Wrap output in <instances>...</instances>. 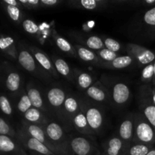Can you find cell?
<instances>
[{"label": "cell", "instance_id": "cell-1", "mask_svg": "<svg viewBox=\"0 0 155 155\" xmlns=\"http://www.w3.org/2000/svg\"><path fill=\"white\" fill-rule=\"evenodd\" d=\"M135 131L133 142L154 145L155 144V129L145 119L142 113L134 115Z\"/></svg>", "mask_w": 155, "mask_h": 155}, {"label": "cell", "instance_id": "cell-2", "mask_svg": "<svg viewBox=\"0 0 155 155\" xmlns=\"http://www.w3.org/2000/svg\"><path fill=\"white\" fill-rule=\"evenodd\" d=\"M137 27L143 39L151 41L155 39V7L148 8L142 14Z\"/></svg>", "mask_w": 155, "mask_h": 155}, {"label": "cell", "instance_id": "cell-3", "mask_svg": "<svg viewBox=\"0 0 155 155\" xmlns=\"http://www.w3.org/2000/svg\"><path fill=\"white\" fill-rule=\"evenodd\" d=\"M42 127L51 144L61 154L64 149L63 144L66 142L64 130L62 126L55 121H47Z\"/></svg>", "mask_w": 155, "mask_h": 155}, {"label": "cell", "instance_id": "cell-4", "mask_svg": "<svg viewBox=\"0 0 155 155\" xmlns=\"http://www.w3.org/2000/svg\"><path fill=\"white\" fill-rule=\"evenodd\" d=\"M127 51L140 66H146L155 61V52L138 44L128 43Z\"/></svg>", "mask_w": 155, "mask_h": 155}, {"label": "cell", "instance_id": "cell-5", "mask_svg": "<svg viewBox=\"0 0 155 155\" xmlns=\"http://www.w3.org/2000/svg\"><path fill=\"white\" fill-rule=\"evenodd\" d=\"M82 107L86 114L88 124L92 133H97L101 129L104 124V114L98 106L82 103Z\"/></svg>", "mask_w": 155, "mask_h": 155}, {"label": "cell", "instance_id": "cell-6", "mask_svg": "<svg viewBox=\"0 0 155 155\" xmlns=\"http://www.w3.org/2000/svg\"><path fill=\"white\" fill-rule=\"evenodd\" d=\"M67 94L61 86H54L49 88L46 92V98L48 105L55 113L62 115V110Z\"/></svg>", "mask_w": 155, "mask_h": 155}, {"label": "cell", "instance_id": "cell-7", "mask_svg": "<svg viewBox=\"0 0 155 155\" xmlns=\"http://www.w3.org/2000/svg\"><path fill=\"white\" fill-rule=\"evenodd\" d=\"M69 147L76 155H93L95 147L89 139L83 136H75L68 141Z\"/></svg>", "mask_w": 155, "mask_h": 155}, {"label": "cell", "instance_id": "cell-8", "mask_svg": "<svg viewBox=\"0 0 155 155\" xmlns=\"http://www.w3.org/2000/svg\"><path fill=\"white\" fill-rule=\"evenodd\" d=\"M24 130H25V134L37 139L39 142L43 143L44 145H46L50 150L53 151L54 154H60L57 148L51 144L48 138L47 137L45 131L42 126L36 125V124H30V123H26L24 125Z\"/></svg>", "mask_w": 155, "mask_h": 155}, {"label": "cell", "instance_id": "cell-9", "mask_svg": "<svg viewBox=\"0 0 155 155\" xmlns=\"http://www.w3.org/2000/svg\"><path fill=\"white\" fill-rule=\"evenodd\" d=\"M131 96V92L126 83L117 82L112 86L111 98L114 103L117 106H123L127 104Z\"/></svg>", "mask_w": 155, "mask_h": 155}, {"label": "cell", "instance_id": "cell-10", "mask_svg": "<svg viewBox=\"0 0 155 155\" xmlns=\"http://www.w3.org/2000/svg\"><path fill=\"white\" fill-rule=\"evenodd\" d=\"M135 131V120L134 116L127 117L119 127L118 134L119 137L127 146L130 145L133 142Z\"/></svg>", "mask_w": 155, "mask_h": 155}, {"label": "cell", "instance_id": "cell-11", "mask_svg": "<svg viewBox=\"0 0 155 155\" xmlns=\"http://www.w3.org/2000/svg\"><path fill=\"white\" fill-rule=\"evenodd\" d=\"M82 102L74 95H67L62 110V115L68 120H73L74 117L81 110Z\"/></svg>", "mask_w": 155, "mask_h": 155}, {"label": "cell", "instance_id": "cell-12", "mask_svg": "<svg viewBox=\"0 0 155 155\" xmlns=\"http://www.w3.org/2000/svg\"><path fill=\"white\" fill-rule=\"evenodd\" d=\"M23 141H24L26 148L34 152L35 154L39 155H55L46 145L25 133L23 136Z\"/></svg>", "mask_w": 155, "mask_h": 155}, {"label": "cell", "instance_id": "cell-13", "mask_svg": "<svg viewBox=\"0 0 155 155\" xmlns=\"http://www.w3.org/2000/svg\"><path fill=\"white\" fill-rule=\"evenodd\" d=\"M31 52L37 63L45 71L51 74L52 76L57 77V73H56L57 71L54 68L52 61L49 58V57L44 51H42L39 48H36V47H33L31 48Z\"/></svg>", "mask_w": 155, "mask_h": 155}, {"label": "cell", "instance_id": "cell-14", "mask_svg": "<svg viewBox=\"0 0 155 155\" xmlns=\"http://www.w3.org/2000/svg\"><path fill=\"white\" fill-rule=\"evenodd\" d=\"M107 3L108 2L105 0H80V1L74 0V1L69 2V4L71 5V7L89 11L104 8L106 7Z\"/></svg>", "mask_w": 155, "mask_h": 155}, {"label": "cell", "instance_id": "cell-15", "mask_svg": "<svg viewBox=\"0 0 155 155\" xmlns=\"http://www.w3.org/2000/svg\"><path fill=\"white\" fill-rule=\"evenodd\" d=\"M27 94L33 107L39 109L42 112L46 111L45 102L43 101L42 94H41L39 89L35 85L28 84L27 88Z\"/></svg>", "mask_w": 155, "mask_h": 155}, {"label": "cell", "instance_id": "cell-16", "mask_svg": "<svg viewBox=\"0 0 155 155\" xmlns=\"http://www.w3.org/2000/svg\"><path fill=\"white\" fill-rule=\"evenodd\" d=\"M86 92L89 98L97 102H105L109 98L108 91L99 83L91 86Z\"/></svg>", "mask_w": 155, "mask_h": 155}, {"label": "cell", "instance_id": "cell-17", "mask_svg": "<svg viewBox=\"0 0 155 155\" xmlns=\"http://www.w3.org/2000/svg\"><path fill=\"white\" fill-rule=\"evenodd\" d=\"M128 146L117 136H113L107 142L105 153L107 155H121Z\"/></svg>", "mask_w": 155, "mask_h": 155}, {"label": "cell", "instance_id": "cell-18", "mask_svg": "<svg viewBox=\"0 0 155 155\" xmlns=\"http://www.w3.org/2000/svg\"><path fill=\"white\" fill-rule=\"evenodd\" d=\"M18 61L24 69L28 72L34 73L37 70L36 59L27 50H21L18 54Z\"/></svg>", "mask_w": 155, "mask_h": 155}, {"label": "cell", "instance_id": "cell-19", "mask_svg": "<svg viewBox=\"0 0 155 155\" xmlns=\"http://www.w3.org/2000/svg\"><path fill=\"white\" fill-rule=\"evenodd\" d=\"M74 48H75L77 55L83 61L94 64H101V61L98 57L96 53H95L92 50L80 45H74Z\"/></svg>", "mask_w": 155, "mask_h": 155}, {"label": "cell", "instance_id": "cell-20", "mask_svg": "<svg viewBox=\"0 0 155 155\" xmlns=\"http://www.w3.org/2000/svg\"><path fill=\"white\" fill-rule=\"evenodd\" d=\"M74 127L77 129V131L81 134H92V131L89 127L88 124L87 119H86V114L83 110V107L81 110L74 117L72 120Z\"/></svg>", "mask_w": 155, "mask_h": 155}, {"label": "cell", "instance_id": "cell-21", "mask_svg": "<svg viewBox=\"0 0 155 155\" xmlns=\"http://www.w3.org/2000/svg\"><path fill=\"white\" fill-rule=\"evenodd\" d=\"M52 37L54 39L56 45H57L58 48L61 51H62L64 53H67V54H70V55L73 56V57H77V55L74 46H73L72 44H71V42H68L63 36L59 35L57 33L55 29H53L52 30Z\"/></svg>", "mask_w": 155, "mask_h": 155}, {"label": "cell", "instance_id": "cell-22", "mask_svg": "<svg viewBox=\"0 0 155 155\" xmlns=\"http://www.w3.org/2000/svg\"><path fill=\"white\" fill-rule=\"evenodd\" d=\"M140 109L145 119L155 129V105L149 100L141 96Z\"/></svg>", "mask_w": 155, "mask_h": 155}, {"label": "cell", "instance_id": "cell-23", "mask_svg": "<svg viewBox=\"0 0 155 155\" xmlns=\"http://www.w3.org/2000/svg\"><path fill=\"white\" fill-rule=\"evenodd\" d=\"M134 61V59L130 55L118 56L116 59L110 62H101L100 64L102 67H105L111 69H123L128 68Z\"/></svg>", "mask_w": 155, "mask_h": 155}, {"label": "cell", "instance_id": "cell-24", "mask_svg": "<svg viewBox=\"0 0 155 155\" xmlns=\"http://www.w3.org/2000/svg\"><path fill=\"white\" fill-rule=\"evenodd\" d=\"M24 118L27 123L42 126L47 122L45 120V116L42 110L32 107L24 114Z\"/></svg>", "mask_w": 155, "mask_h": 155}, {"label": "cell", "instance_id": "cell-25", "mask_svg": "<svg viewBox=\"0 0 155 155\" xmlns=\"http://www.w3.org/2000/svg\"><path fill=\"white\" fill-rule=\"evenodd\" d=\"M0 151L6 154L13 152L24 153L10 137L3 135H0Z\"/></svg>", "mask_w": 155, "mask_h": 155}, {"label": "cell", "instance_id": "cell-26", "mask_svg": "<svg viewBox=\"0 0 155 155\" xmlns=\"http://www.w3.org/2000/svg\"><path fill=\"white\" fill-rule=\"evenodd\" d=\"M154 145H145V144L134 143L129 145L125 151L124 155H146L153 149Z\"/></svg>", "mask_w": 155, "mask_h": 155}, {"label": "cell", "instance_id": "cell-27", "mask_svg": "<svg viewBox=\"0 0 155 155\" xmlns=\"http://www.w3.org/2000/svg\"><path fill=\"white\" fill-rule=\"evenodd\" d=\"M51 61H52L53 64H54L56 71L59 74L66 77V78H68L69 80L71 78L72 73H71V68H70L68 64L64 59L58 57H53Z\"/></svg>", "mask_w": 155, "mask_h": 155}, {"label": "cell", "instance_id": "cell-28", "mask_svg": "<svg viewBox=\"0 0 155 155\" xmlns=\"http://www.w3.org/2000/svg\"><path fill=\"white\" fill-rule=\"evenodd\" d=\"M75 79L79 87L82 89H87L92 86L93 78L87 72L78 71L75 73Z\"/></svg>", "mask_w": 155, "mask_h": 155}, {"label": "cell", "instance_id": "cell-29", "mask_svg": "<svg viewBox=\"0 0 155 155\" xmlns=\"http://www.w3.org/2000/svg\"><path fill=\"white\" fill-rule=\"evenodd\" d=\"M85 44L89 49L97 51L105 48L104 40L99 36H94V35L88 36L85 41Z\"/></svg>", "mask_w": 155, "mask_h": 155}, {"label": "cell", "instance_id": "cell-30", "mask_svg": "<svg viewBox=\"0 0 155 155\" xmlns=\"http://www.w3.org/2000/svg\"><path fill=\"white\" fill-rule=\"evenodd\" d=\"M21 86V77L18 73L12 72L8 76L6 80V87L11 92H16Z\"/></svg>", "mask_w": 155, "mask_h": 155}, {"label": "cell", "instance_id": "cell-31", "mask_svg": "<svg viewBox=\"0 0 155 155\" xmlns=\"http://www.w3.org/2000/svg\"><path fill=\"white\" fill-rule=\"evenodd\" d=\"M154 78V64L151 63L143 68L141 74V80L146 85H151Z\"/></svg>", "mask_w": 155, "mask_h": 155}, {"label": "cell", "instance_id": "cell-32", "mask_svg": "<svg viewBox=\"0 0 155 155\" xmlns=\"http://www.w3.org/2000/svg\"><path fill=\"white\" fill-rule=\"evenodd\" d=\"M96 54L102 62L113 61L114 59H116L118 57L117 53L114 52V51H110L106 48L97 51Z\"/></svg>", "mask_w": 155, "mask_h": 155}, {"label": "cell", "instance_id": "cell-33", "mask_svg": "<svg viewBox=\"0 0 155 155\" xmlns=\"http://www.w3.org/2000/svg\"><path fill=\"white\" fill-rule=\"evenodd\" d=\"M141 96L149 100L155 105V87L152 85H145L141 89Z\"/></svg>", "mask_w": 155, "mask_h": 155}, {"label": "cell", "instance_id": "cell-34", "mask_svg": "<svg viewBox=\"0 0 155 155\" xmlns=\"http://www.w3.org/2000/svg\"><path fill=\"white\" fill-rule=\"evenodd\" d=\"M32 107L33 106H32L31 101H30L28 95H27V93H24L22 96L21 97V98H20L19 101H18V109L21 113H23L24 114Z\"/></svg>", "mask_w": 155, "mask_h": 155}, {"label": "cell", "instance_id": "cell-35", "mask_svg": "<svg viewBox=\"0 0 155 155\" xmlns=\"http://www.w3.org/2000/svg\"><path fill=\"white\" fill-rule=\"evenodd\" d=\"M22 26L24 30L30 34H36L39 32V26L36 23L30 19H26L23 21Z\"/></svg>", "mask_w": 155, "mask_h": 155}, {"label": "cell", "instance_id": "cell-36", "mask_svg": "<svg viewBox=\"0 0 155 155\" xmlns=\"http://www.w3.org/2000/svg\"><path fill=\"white\" fill-rule=\"evenodd\" d=\"M104 47L114 52H117L121 49V45L119 42L112 38H104Z\"/></svg>", "mask_w": 155, "mask_h": 155}, {"label": "cell", "instance_id": "cell-37", "mask_svg": "<svg viewBox=\"0 0 155 155\" xmlns=\"http://www.w3.org/2000/svg\"><path fill=\"white\" fill-rule=\"evenodd\" d=\"M0 108L2 111L7 115H11L12 113V108L8 99L4 95L0 96Z\"/></svg>", "mask_w": 155, "mask_h": 155}, {"label": "cell", "instance_id": "cell-38", "mask_svg": "<svg viewBox=\"0 0 155 155\" xmlns=\"http://www.w3.org/2000/svg\"><path fill=\"white\" fill-rule=\"evenodd\" d=\"M7 12L11 19L14 21H18L21 18V10L18 6H12L7 5Z\"/></svg>", "mask_w": 155, "mask_h": 155}, {"label": "cell", "instance_id": "cell-39", "mask_svg": "<svg viewBox=\"0 0 155 155\" xmlns=\"http://www.w3.org/2000/svg\"><path fill=\"white\" fill-rule=\"evenodd\" d=\"M14 39L11 36L0 38V48L2 50L10 49L12 47H14Z\"/></svg>", "mask_w": 155, "mask_h": 155}, {"label": "cell", "instance_id": "cell-40", "mask_svg": "<svg viewBox=\"0 0 155 155\" xmlns=\"http://www.w3.org/2000/svg\"><path fill=\"white\" fill-rule=\"evenodd\" d=\"M19 4L28 8H37L41 6L40 0H20Z\"/></svg>", "mask_w": 155, "mask_h": 155}, {"label": "cell", "instance_id": "cell-41", "mask_svg": "<svg viewBox=\"0 0 155 155\" xmlns=\"http://www.w3.org/2000/svg\"><path fill=\"white\" fill-rule=\"evenodd\" d=\"M11 132V128L8 124L5 122L3 119L0 118V135L6 136L9 134Z\"/></svg>", "mask_w": 155, "mask_h": 155}, {"label": "cell", "instance_id": "cell-42", "mask_svg": "<svg viewBox=\"0 0 155 155\" xmlns=\"http://www.w3.org/2000/svg\"><path fill=\"white\" fill-rule=\"evenodd\" d=\"M41 5L43 6H47V7H52L55 6L56 5L59 4L60 1L58 0H40Z\"/></svg>", "mask_w": 155, "mask_h": 155}, {"label": "cell", "instance_id": "cell-43", "mask_svg": "<svg viewBox=\"0 0 155 155\" xmlns=\"http://www.w3.org/2000/svg\"><path fill=\"white\" fill-rule=\"evenodd\" d=\"M139 3L142 5L148 7V8L155 7V0H142V1L139 2Z\"/></svg>", "mask_w": 155, "mask_h": 155}, {"label": "cell", "instance_id": "cell-44", "mask_svg": "<svg viewBox=\"0 0 155 155\" xmlns=\"http://www.w3.org/2000/svg\"><path fill=\"white\" fill-rule=\"evenodd\" d=\"M4 2L7 4L8 5H12V6H18L19 2L15 0H4Z\"/></svg>", "mask_w": 155, "mask_h": 155}, {"label": "cell", "instance_id": "cell-45", "mask_svg": "<svg viewBox=\"0 0 155 155\" xmlns=\"http://www.w3.org/2000/svg\"><path fill=\"white\" fill-rule=\"evenodd\" d=\"M146 155H155V148H153L151 149L149 152Z\"/></svg>", "mask_w": 155, "mask_h": 155}, {"label": "cell", "instance_id": "cell-46", "mask_svg": "<svg viewBox=\"0 0 155 155\" xmlns=\"http://www.w3.org/2000/svg\"><path fill=\"white\" fill-rule=\"evenodd\" d=\"M35 155H39V154H35Z\"/></svg>", "mask_w": 155, "mask_h": 155}, {"label": "cell", "instance_id": "cell-47", "mask_svg": "<svg viewBox=\"0 0 155 155\" xmlns=\"http://www.w3.org/2000/svg\"><path fill=\"white\" fill-rule=\"evenodd\" d=\"M154 86V87H155V86Z\"/></svg>", "mask_w": 155, "mask_h": 155}]
</instances>
